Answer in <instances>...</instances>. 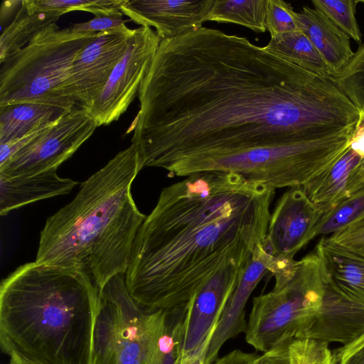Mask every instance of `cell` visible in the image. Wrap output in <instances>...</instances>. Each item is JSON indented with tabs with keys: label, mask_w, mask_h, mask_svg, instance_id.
Segmentation results:
<instances>
[{
	"label": "cell",
	"mask_w": 364,
	"mask_h": 364,
	"mask_svg": "<svg viewBox=\"0 0 364 364\" xmlns=\"http://www.w3.org/2000/svg\"><path fill=\"white\" fill-rule=\"evenodd\" d=\"M129 128L140 171L237 173L274 189L334 163L359 109L330 77L201 27L161 41Z\"/></svg>",
	"instance_id": "6da1fadb"
},
{
	"label": "cell",
	"mask_w": 364,
	"mask_h": 364,
	"mask_svg": "<svg viewBox=\"0 0 364 364\" xmlns=\"http://www.w3.org/2000/svg\"><path fill=\"white\" fill-rule=\"evenodd\" d=\"M275 189L237 173L192 175L165 187L136 235L124 274L151 312L184 306L229 265H247L265 240Z\"/></svg>",
	"instance_id": "7a4b0ae2"
},
{
	"label": "cell",
	"mask_w": 364,
	"mask_h": 364,
	"mask_svg": "<svg viewBox=\"0 0 364 364\" xmlns=\"http://www.w3.org/2000/svg\"><path fill=\"white\" fill-rule=\"evenodd\" d=\"M139 171L131 144L82 183L74 199L46 220L35 262L77 271L100 291L113 277L124 274L146 217L131 192Z\"/></svg>",
	"instance_id": "3957f363"
},
{
	"label": "cell",
	"mask_w": 364,
	"mask_h": 364,
	"mask_svg": "<svg viewBox=\"0 0 364 364\" xmlns=\"http://www.w3.org/2000/svg\"><path fill=\"white\" fill-rule=\"evenodd\" d=\"M99 294L77 271L21 265L0 287L3 352L30 364H92Z\"/></svg>",
	"instance_id": "277c9868"
},
{
	"label": "cell",
	"mask_w": 364,
	"mask_h": 364,
	"mask_svg": "<svg viewBox=\"0 0 364 364\" xmlns=\"http://www.w3.org/2000/svg\"><path fill=\"white\" fill-rule=\"evenodd\" d=\"M99 33H75L53 23L19 52L1 64L0 106L34 102L71 110L72 66L80 52Z\"/></svg>",
	"instance_id": "5b68a950"
},
{
	"label": "cell",
	"mask_w": 364,
	"mask_h": 364,
	"mask_svg": "<svg viewBox=\"0 0 364 364\" xmlns=\"http://www.w3.org/2000/svg\"><path fill=\"white\" fill-rule=\"evenodd\" d=\"M323 288V273L314 251L297 261L283 285L253 299L246 342L264 353L284 339L298 337L318 311Z\"/></svg>",
	"instance_id": "8992f818"
},
{
	"label": "cell",
	"mask_w": 364,
	"mask_h": 364,
	"mask_svg": "<svg viewBox=\"0 0 364 364\" xmlns=\"http://www.w3.org/2000/svg\"><path fill=\"white\" fill-rule=\"evenodd\" d=\"M149 336V312L129 294L124 274L113 277L99 294L92 364H143Z\"/></svg>",
	"instance_id": "52a82bcc"
},
{
	"label": "cell",
	"mask_w": 364,
	"mask_h": 364,
	"mask_svg": "<svg viewBox=\"0 0 364 364\" xmlns=\"http://www.w3.org/2000/svg\"><path fill=\"white\" fill-rule=\"evenodd\" d=\"M97 123L89 109L64 111L40 134L0 166L6 177L58 170L92 135Z\"/></svg>",
	"instance_id": "ba28073f"
},
{
	"label": "cell",
	"mask_w": 364,
	"mask_h": 364,
	"mask_svg": "<svg viewBox=\"0 0 364 364\" xmlns=\"http://www.w3.org/2000/svg\"><path fill=\"white\" fill-rule=\"evenodd\" d=\"M161 39L149 26L133 29L127 47L90 109L98 127L117 121L139 92Z\"/></svg>",
	"instance_id": "9c48e42d"
},
{
	"label": "cell",
	"mask_w": 364,
	"mask_h": 364,
	"mask_svg": "<svg viewBox=\"0 0 364 364\" xmlns=\"http://www.w3.org/2000/svg\"><path fill=\"white\" fill-rule=\"evenodd\" d=\"M247 266L223 267L188 302L175 364H189L212 340L226 304Z\"/></svg>",
	"instance_id": "30bf717a"
},
{
	"label": "cell",
	"mask_w": 364,
	"mask_h": 364,
	"mask_svg": "<svg viewBox=\"0 0 364 364\" xmlns=\"http://www.w3.org/2000/svg\"><path fill=\"white\" fill-rule=\"evenodd\" d=\"M323 211L306 196L303 186L291 187L270 215L264 249L274 259H293L310 240Z\"/></svg>",
	"instance_id": "8fae6325"
},
{
	"label": "cell",
	"mask_w": 364,
	"mask_h": 364,
	"mask_svg": "<svg viewBox=\"0 0 364 364\" xmlns=\"http://www.w3.org/2000/svg\"><path fill=\"white\" fill-rule=\"evenodd\" d=\"M133 29L127 26L100 32L73 62L70 92L79 107L90 109L122 58Z\"/></svg>",
	"instance_id": "7c38bea8"
},
{
	"label": "cell",
	"mask_w": 364,
	"mask_h": 364,
	"mask_svg": "<svg viewBox=\"0 0 364 364\" xmlns=\"http://www.w3.org/2000/svg\"><path fill=\"white\" fill-rule=\"evenodd\" d=\"M214 0H124L121 11L140 26L154 27L161 40L198 30Z\"/></svg>",
	"instance_id": "4fadbf2b"
},
{
	"label": "cell",
	"mask_w": 364,
	"mask_h": 364,
	"mask_svg": "<svg viewBox=\"0 0 364 364\" xmlns=\"http://www.w3.org/2000/svg\"><path fill=\"white\" fill-rule=\"evenodd\" d=\"M323 273L321 306L309 328L298 337L346 345L364 333V304L343 291Z\"/></svg>",
	"instance_id": "5bb4252c"
},
{
	"label": "cell",
	"mask_w": 364,
	"mask_h": 364,
	"mask_svg": "<svg viewBox=\"0 0 364 364\" xmlns=\"http://www.w3.org/2000/svg\"><path fill=\"white\" fill-rule=\"evenodd\" d=\"M272 262L273 257L264 249L263 243L258 245L222 313L204 364H213L218 358L222 346L245 331L247 301L262 278L270 271Z\"/></svg>",
	"instance_id": "9a60e30c"
},
{
	"label": "cell",
	"mask_w": 364,
	"mask_h": 364,
	"mask_svg": "<svg viewBox=\"0 0 364 364\" xmlns=\"http://www.w3.org/2000/svg\"><path fill=\"white\" fill-rule=\"evenodd\" d=\"M364 187V158L350 147L331 166L303 186L323 213Z\"/></svg>",
	"instance_id": "2e32d148"
},
{
	"label": "cell",
	"mask_w": 364,
	"mask_h": 364,
	"mask_svg": "<svg viewBox=\"0 0 364 364\" xmlns=\"http://www.w3.org/2000/svg\"><path fill=\"white\" fill-rule=\"evenodd\" d=\"M77 184L70 178L60 177L57 170L31 176L0 175L1 215L38 200L68 193Z\"/></svg>",
	"instance_id": "e0dca14e"
},
{
	"label": "cell",
	"mask_w": 364,
	"mask_h": 364,
	"mask_svg": "<svg viewBox=\"0 0 364 364\" xmlns=\"http://www.w3.org/2000/svg\"><path fill=\"white\" fill-rule=\"evenodd\" d=\"M314 251L328 279L364 304V254L328 237H321Z\"/></svg>",
	"instance_id": "ac0fdd59"
},
{
	"label": "cell",
	"mask_w": 364,
	"mask_h": 364,
	"mask_svg": "<svg viewBox=\"0 0 364 364\" xmlns=\"http://www.w3.org/2000/svg\"><path fill=\"white\" fill-rule=\"evenodd\" d=\"M297 21L300 30L325 60L332 75L350 62L354 55L350 38L326 16L314 8L305 6L297 12Z\"/></svg>",
	"instance_id": "d6986e66"
},
{
	"label": "cell",
	"mask_w": 364,
	"mask_h": 364,
	"mask_svg": "<svg viewBox=\"0 0 364 364\" xmlns=\"http://www.w3.org/2000/svg\"><path fill=\"white\" fill-rule=\"evenodd\" d=\"M188 304L149 312V336L143 364H175Z\"/></svg>",
	"instance_id": "ffe728a7"
},
{
	"label": "cell",
	"mask_w": 364,
	"mask_h": 364,
	"mask_svg": "<svg viewBox=\"0 0 364 364\" xmlns=\"http://www.w3.org/2000/svg\"><path fill=\"white\" fill-rule=\"evenodd\" d=\"M63 112L52 105L34 102L0 106V144L19 140L46 127Z\"/></svg>",
	"instance_id": "44dd1931"
},
{
	"label": "cell",
	"mask_w": 364,
	"mask_h": 364,
	"mask_svg": "<svg viewBox=\"0 0 364 364\" xmlns=\"http://www.w3.org/2000/svg\"><path fill=\"white\" fill-rule=\"evenodd\" d=\"M60 16L33 7L31 0L21 1V6L13 21L0 37V63L19 52L41 31L56 21Z\"/></svg>",
	"instance_id": "7402d4cb"
},
{
	"label": "cell",
	"mask_w": 364,
	"mask_h": 364,
	"mask_svg": "<svg viewBox=\"0 0 364 364\" xmlns=\"http://www.w3.org/2000/svg\"><path fill=\"white\" fill-rule=\"evenodd\" d=\"M264 47L301 67L327 77L332 75L325 60L301 31L271 37Z\"/></svg>",
	"instance_id": "603a6c76"
},
{
	"label": "cell",
	"mask_w": 364,
	"mask_h": 364,
	"mask_svg": "<svg viewBox=\"0 0 364 364\" xmlns=\"http://www.w3.org/2000/svg\"><path fill=\"white\" fill-rule=\"evenodd\" d=\"M268 0H214L208 21L243 26L257 33L267 31Z\"/></svg>",
	"instance_id": "cb8c5ba5"
},
{
	"label": "cell",
	"mask_w": 364,
	"mask_h": 364,
	"mask_svg": "<svg viewBox=\"0 0 364 364\" xmlns=\"http://www.w3.org/2000/svg\"><path fill=\"white\" fill-rule=\"evenodd\" d=\"M364 218V187L325 211L314 236L336 233Z\"/></svg>",
	"instance_id": "d4e9b609"
},
{
	"label": "cell",
	"mask_w": 364,
	"mask_h": 364,
	"mask_svg": "<svg viewBox=\"0 0 364 364\" xmlns=\"http://www.w3.org/2000/svg\"><path fill=\"white\" fill-rule=\"evenodd\" d=\"M124 0H31L36 9L50 11L60 16L68 12L83 11L99 16H122L121 6Z\"/></svg>",
	"instance_id": "484cf974"
},
{
	"label": "cell",
	"mask_w": 364,
	"mask_h": 364,
	"mask_svg": "<svg viewBox=\"0 0 364 364\" xmlns=\"http://www.w3.org/2000/svg\"><path fill=\"white\" fill-rule=\"evenodd\" d=\"M311 2L314 9L326 16L350 38L361 43L362 34L355 18V1L314 0Z\"/></svg>",
	"instance_id": "4316f807"
},
{
	"label": "cell",
	"mask_w": 364,
	"mask_h": 364,
	"mask_svg": "<svg viewBox=\"0 0 364 364\" xmlns=\"http://www.w3.org/2000/svg\"><path fill=\"white\" fill-rule=\"evenodd\" d=\"M289 364H333L328 344L304 337L292 338Z\"/></svg>",
	"instance_id": "83f0119b"
},
{
	"label": "cell",
	"mask_w": 364,
	"mask_h": 364,
	"mask_svg": "<svg viewBox=\"0 0 364 364\" xmlns=\"http://www.w3.org/2000/svg\"><path fill=\"white\" fill-rule=\"evenodd\" d=\"M266 28L271 37L300 31L297 12L291 4L282 0H268Z\"/></svg>",
	"instance_id": "f1b7e54d"
},
{
	"label": "cell",
	"mask_w": 364,
	"mask_h": 364,
	"mask_svg": "<svg viewBox=\"0 0 364 364\" xmlns=\"http://www.w3.org/2000/svg\"><path fill=\"white\" fill-rule=\"evenodd\" d=\"M122 16H99L83 23L73 25L70 28L75 33H100L127 27Z\"/></svg>",
	"instance_id": "f546056e"
},
{
	"label": "cell",
	"mask_w": 364,
	"mask_h": 364,
	"mask_svg": "<svg viewBox=\"0 0 364 364\" xmlns=\"http://www.w3.org/2000/svg\"><path fill=\"white\" fill-rule=\"evenodd\" d=\"M328 237L364 254V218Z\"/></svg>",
	"instance_id": "4dcf8cb0"
},
{
	"label": "cell",
	"mask_w": 364,
	"mask_h": 364,
	"mask_svg": "<svg viewBox=\"0 0 364 364\" xmlns=\"http://www.w3.org/2000/svg\"><path fill=\"white\" fill-rule=\"evenodd\" d=\"M332 352L333 364H364V333Z\"/></svg>",
	"instance_id": "1f68e13d"
},
{
	"label": "cell",
	"mask_w": 364,
	"mask_h": 364,
	"mask_svg": "<svg viewBox=\"0 0 364 364\" xmlns=\"http://www.w3.org/2000/svg\"><path fill=\"white\" fill-rule=\"evenodd\" d=\"M349 147L364 158V107L359 109L358 119L350 139Z\"/></svg>",
	"instance_id": "d6a6232c"
},
{
	"label": "cell",
	"mask_w": 364,
	"mask_h": 364,
	"mask_svg": "<svg viewBox=\"0 0 364 364\" xmlns=\"http://www.w3.org/2000/svg\"><path fill=\"white\" fill-rule=\"evenodd\" d=\"M257 357V354L235 349L218 358L213 364H253Z\"/></svg>",
	"instance_id": "836d02e7"
},
{
	"label": "cell",
	"mask_w": 364,
	"mask_h": 364,
	"mask_svg": "<svg viewBox=\"0 0 364 364\" xmlns=\"http://www.w3.org/2000/svg\"><path fill=\"white\" fill-rule=\"evenodd\" d=\"M209 344L205 345L194 357L189 364H204Z\"/></svg>",
	"instance_id": "e575fe53"
},
{
	"label": "cell",
	"mask_w": 364,
	"mask_h": 364,
	"mask_svg": "<svg viewBox=\"0 0 364 364\" xmlns=\"http://www.w3.org/2000/svg\"><path fill=\"white\" fill-rule=\"evenodd\" d=\"M9 364H30L23 361H21L18 359H16L15 358H10V360Z\"/></svg>",
	"instance_id": "d590c367"
},
{
	"label": "cell",
	"mask_w": 364,
	"mask_h": 364,
	"mask_svg": "<svg viewBox=\"0 0 364 364\" xmlns=\"http://www.w3.org/2000/svg\"><path fill=\"white\" fill-rule=\"evenodd\" d=\"M355 2L358 3H363L364 4V0H356Z\"/></svg>",
	"instance_id": "8d00e7d4"
},
{
	"label": "cell",
	"mask_w": 364,
	"mask_h": 364,
	"mask_svg": "<svg viewBox=\"0 0 364 364\" xmlns=\"http://www.w3.org/2000/svg\"></svg>",
	"instance_id": "74e56055"
}]
</instances>
